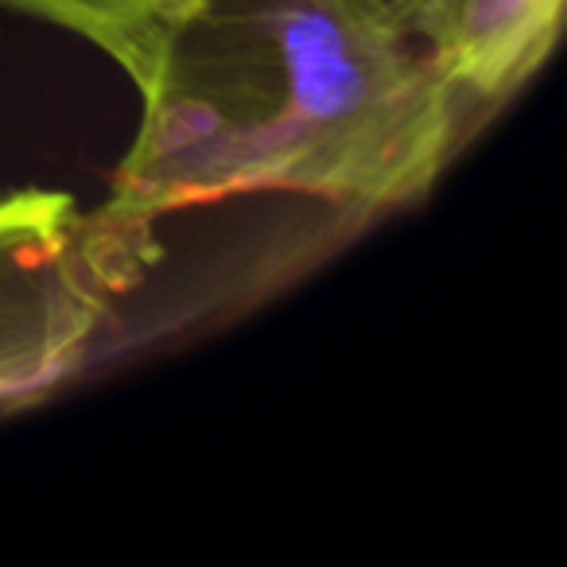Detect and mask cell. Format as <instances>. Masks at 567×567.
Segmentation results:
<instances>
[{
	"label": "cell",
	"mask_w": 567,
	"mask_h": 567,
	"mask_svg": "<svg viewBox=\"0 0 567 567\" xmlns=\"http://www.w3.org/2000/svg\"><path fill=\"white\" fill-rule=\"evenodd\" d=\"M121 66L141 128L110 206L152 226L268 190L389 214L486 121L393 0H175Z\"/></svg>",
	"instance_id": "obj_1"
},
{
	"label": "cell",
	"mask_w": 567,
	"mask_h": 567,
	"mask_svg": "<svg viewBox=\"0 0 567 567\" xmlns=\"http://www.w3.org/2000/svg\"><path fill=\"white\" fill-rule=\"evenodd\" d=\"M159 260L152 221L63 190L0 198V409L82 373Z\"/></svg>",
	"instance_id": "obj_2"
},
{
	"label": "cell",
	"mask_w": 567,
	"mask_h": 567,
	"mask_svg": "<svg viewBox=\"0 0 567 567\" xmlns=\"http://www.w3.org/2000/svg\"><path fill=\"white\" fill-rule=\"evenodd\" d=\"M451 82L494 117L559 40L564 0H393Z\"/></svg>",
	"instance_id": "obj_3"
},
{
	"label": "cell",
	"mask_w": 567,
	"mask_h": 567,
	"mask_svg": "<svg viewBox=\"0 0 567 567\" xmlns=\"http://www.w3.org/2000/svg\"><path fill=\"white\" fill-rule=\"evenodd\" d=\"M0 4L51 20L125 63L152 20L172 9L175 0H0Z\"/></svg>",
	"instance_id": "obj_4"
}]
</instances>
